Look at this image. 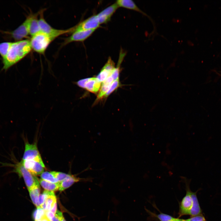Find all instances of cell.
<instances>
[{
	"label": "cell",
	"instance_id": "obj_1",
	"mask_svg": "<svg viewBox=\"0 0 221 221\" xmlns=\"http://www.w3.org/2000/svg\"><path fill=\"white\" fill-rule=\"evenodd\" d=\"M31 50L29 40L12 42L6 55L2 59L3 69L7 70L23 58Z\"/></svg>",
	"mask_w": 221,
	"mask_h": 221
},
{
	"label": "cell",
	"instance_id": "obj_2",
	"mask_svg": "<svg viewBox=\"0 0 221 221\" xmlns=\"http://www.w3.org/2000/svg\"><path fill=\"white\" fill-rule=\"evenodd\" d=\"M54 40L49 35L41 32L32 36L29 41L32 49L40 54H44Z\"/></svg>",
	"mask_w": 221,
	"mask_h": 221
},
{
	"label": "cell",
	"instance_id": "obj_3",
	"mask_svg": "<svg viewBox=\"0 0 221 221\" xmlns=\"http://www.w3.org/2000/svg\"><path fill=\"white\" fill-rule=\"evenodd\" d=\"M44 10L39 12V24L41 31L50 36L54 39L58 36L71 32L74 30V26L66 30L58 29L52 27L45 21L44 17Z\"/></svg>",
	"mask_w": 221,
	"mask_h": 221
},
{
	"label": "cell",
	"instance_id": "obj_4",
	"mask_svg": "<svg viewBox=\"0 0 221 221\" xmlns=\"http://www.w3.org/2000/svg\"><path fill=\"white\" fill-rule=\"evenodd\" d=\"M14 167V172L23 177L28 190L39 184V180L37 177L24 167L21 161L15 164Z\"/></svg>",
	"mask_w": 221,
	"mask_h": 221
},
{
	"label": "cell",
	"instance_id": "obj_5",
	"mask_svg": "<svg viewBox=\"0 0 221 221\" xmlns=\"http://www.w3.org/2000/svg\"><path fill=\"white\" fill-rule=\"evenodd\" d=\"M182 178H183L185 184L186 194L180 204L179 217L184 215H189L192 205L191 191L189 187L190 180L185 177H182Z\"/></svg>",
	"mask_w": 221,
	"mask_h": 221
},
{
	"label": "cell",
	"instance_id": "obj_6",
	"mask_svg": "<svg viewBox=\"0 0 221 221\" xmlns=\"http://www.w3.org/2000/svg\"><path fill=\"white\" fill-rule=\"evenodd\" d=\"M79 87L93 93L99 91L101 86V82L96 77L83 79L76 82Z\"/></svg>",
	"mask_w": 221,
	"mask_h": 221
},
{
	"label": "cell",
	"instance_id": "obj_7",
	"mask_svg": "<svg viewBox=\"0 0 221 221\" xmlns=\"http://www.w3.org/2000/svg\"><path fill=\"white\" fill-rule=\"evenodd\" d=\"M21 161L24 167L34 175L41 174L44 172L45 166L41 158Z\"/></svg>",
	"mask_w": 221,
	"mask_h": 221
},
{
	"label": "cell",
	"instance_id": "obj_8",
	"mask_svg": "<svg viewBox=\"0 0 221 221\" xmlns=\"http://www.w3.org/2000/svg\"><path fill=\"white\" fill-rule=\"evenodd\" d=\"M29 17L28 16L21 25L10 33L11 37L16 41L23 40V39L27 37L29 35Z\"/></svg>",
	"mask_w": 221,
	"mask_h": 221
},
{
	"label": "cell",
	"instance_id": "obj_9",
	"mask_svg": "<svg viewBox=\"0 0 221 221\" xmlns=\"http://www.w3.org/2000/svg\"><path fill=\"white\" fill-rule=\"evenodd\" d=\"M100 25L96 15H93L74 26L73 32L80 30L96 29L99 27Z\"/></svg>",
	"mask_w": 221,
	"mask_h": 221
},
{
	"label": "cell",
	"instance_id": "obj_10",
	"mask_svg": "<svg viewBox=\"0 0 221 221\" xmlns=\"http://www.w3.org/2000/svg\"><path fill=\"white\" fill-rule=\"evenodd\" d=\"M95 30L91 29L74 31L65 40L64 45H66L73 42L83 41L90 36Z\"/></svg>",
	"mask_w": 221,
	"mask_h": 221
},
{
	"label": "cell",
	"instance_id": "obj_11",
	"mask_svg": "<svg viewBox=\"0 0 221 221\" xmlns=\"http://www.w3.org/2000/svg\"><path fill=\"white\" fill-rule=\"evenodd\" d=\"M41 157L36 145L29 143L27 141L25 142L22 160H34Z\"/></svg>",
	"mask_w": 221,
	"mask_h": 221
},
{
	"label": "cell",
	"instance_id": "obj_12",
	"mask_svg": "<svg viewBox=\"0 0 221 221\" xmlns=\"http://www.w3.org/2000/svg\"><path fill=\"white\" fill-rule=\"evenodd\" d=\"M119 7L116 2L107 7L96 15L99 24L106 23Z\"/></svg>",
	"mask_w": 221,
	"mask_h": 221
},
{
	"label": "cell",
	"instance_id": "obj_13",
	"mask_svg": "<svg viewBox=\"0 0 221 221\" xmlns=\"http://www.w3.org/2000/svg\"><path fill=\"white\" fill-rule=\"evenodd\" d=\"M115 68L114 62L109 57L96 78L101 83L103 82L112 74Z\"/></svg>",
	"mask_w": 221,
	"mask_h": 221
},
{
	"label": "cell",
	"instance_id": "obj_14",
	"mask_svg": "<svg viewBox=\"0 0 221 221\" xmlns=\"http://www.w3.org/2000/svg\"><path fill=\"white\" fill-rule=\"evenodd\" d=\"M116 2L119 7L134 10L147 17L152 22L153 27H154L155 23L151 17L140 9L133 1L131 0H118L116 1Z\"/></svg>",
	"mask_w": 221,
	"mask_h": 221
},
{
	"label": "cell",
	"instance_id": "obj_15",
	"mask_svg": "<svg viewBox=\"0 0 221 221\" xmlns=\"http://www.w3.org/2000/svg\"><path fill=\"white\" fill-rule=\"evenodd\" d=\"M39 14V12L34 14H30L29 15V34L31 36L41 32L37 17Z\"/></svg>",
	"mask_w": 221,
	"mask_h": 221
},
{
	"label": "cell",
	"instance_id": "obj_16",
	"mask_svg": "<svg viewBox=\"0 0 221 221\" xmlns=\"http://www.w3.org/2000/svg\"><path fill=\"white\" fill-rule=\"evenodd\" d=\"M91 178L87 179H82L76 177L74 175L70 176L62 181L60 182V186L59 190L62 191L68 188L75 183L78 182L81 180H91Z\"/></svg>",
	"mask_w": 221,
	"mask_h": 221
},
{
	"label": "cell",
	"instance_id": "obj_17",
	"mask_svg": "<svg viewBox=\"0 0 221 221\" xmlns=\"http://www.w3.org/2000/svg\"><path fill=\"white\" fill-rule=\"evenodd\" d=\"M114 80H115L110 75L102 82L97 99H100L102 98L103 96H105Z\"/></svg>",
	"mask_w": 221,
	"mask_h": 221
},
{
	"label": "cell",
	"instance_id": "obj_18",
	"mask_svg": "<svg viewBox=\"0 0 221 221\" xmlns=\"http://www.w3.org/2000/svg\"><path fill=\"white\" fill-rule=\"evenodd\" d=\"M197 192L191 191V194L192 200V205L190 210L189 215L191 216L201 214L202 210L196 196Z\"/></svg>",
	"mask_w": 221,
	"mask_h": 221
},
{
	"label": "cell",
	"instance_id": "obj_19",
	"mask_svg": "<svg viewBox=\"0 0 221 221\" xmlns=\"http://www.w3.org/2000/svg\"><path fill=\"white\" fill-rule=\"evenodd\" d=\"M33 203L37 207H38V200L40 192L39 184L36 185L28 190Z\"/></svg>",
	"mask_w": 221,
	"mask_h": 221
},
{
	"label": "cell",
	"instance_id": "obj_20",
	"mask_svg": "<svg viewBox=\"0 0 221 221\" xmlns=\"http://www.w3.org/2000/svg\"><path fill=\"white\" fill-rule=\"evenodd\" d=\"M56 203V199L54 192L50 195L45 202L40 207L45 211H50Z\"/></svg>",
	"mask_w": 221,
	"mask_h": 221
},
{
	"label": "cell",
	"instance_id": "obj_21",
	"mask_svg": "<svg viewBox=\"0 0 221 221\" xmlns=\"http://www.w3.org/2000/svg\"><path fill=\"white\" fill-rule=\"evenodd\" d=\"M41 186L45 190L54 192L59 190L60 183H53L41 179L39 180Z\"/></svg>",
	"mask_w": 221,
	"mask_h": 221
},
{
	"label": "cell",
	"instance_id": "obj_22",
	"mask_svg": "<svg viewBox=\"0 0 221 221\" xmlns=\"http://www.w3.org/2000/svg\"><path fill=\"white\" fill-rule=\"evenodd\" d=\"M12 43L10 42H4L0 43V55L2 59L6 55Z\"/></svg>",
	"mask_w": 221,
	"mask_h": 221
},
{
	"label": "cell",
	"instance_id": "obj_23",
	"mask_svg": "<svg viewBox=\"0 0 221 221\" xmlns=\"http://www.w3.org/2000/svg\"><path fill=\"white\" fill-rule=\"evenodd\" d=\"M40 176L41 179L48 182L53 183L59 182L51 172H44L41 174Z\"/></svg>",
	"mask_w": 221,
	"mask_h": 221
},
{
	"label": "cell",
	"instance_id": "obj_24",
	"mask_svg": "<svg viewBox=\"0 0 221 221\" xmlns=\"http://www.w3.org/2000/svg\"><path fill=\"white\" fill-rule=\"evenodd\" d=\"M52 191L45 190L43 193L40 195L38 200V207L41 206L46 201L48 196L51 195Z\"/></svg>",
	"mask_w": 221,
	"mask_h": 221
},
{
	"label": "cell",
	"instance_id": "obj_25",
	"mask_svg": "<svg viewBox=\"0 0 221 221\" xmlns=\"http://www.w3.org/2000/svg\"><path fill=\"white\" fill-rule=\"evenodd\" d=\"M152 214L153 215V216L157 218L160 221H171L175 218L170 215L163 213L158 215L154 214Z\"/></svg>",
	"mask_w": 221,
	"mask_h": 221
},
{
	"label": "cell",
	"instance_id": "obj_26",
	"mask_svg": "<svg viewBox=\"0 0 221 221\" xmlns=\"http://www.w3.org/2000/svg\"><path fill=\"white\" fill-rule=\"evenodd\" d=\"M51 173L59 182L62 181L70 176V175L60 172L52 171Z\"/></svg>",
	"mask_w": 221,
	"mask_h": 221
},
{
	"label": "cell",
	"instance_id": "obj_27",
	"mask_svg": "<svg viewBox=\"0 0 221 221\" xmlns=\"http://www.w3.org/2000/svg\"><path fill=\"white\" fill-rule=\"evenodd\" d=\"M120 85L119 78L115 80L112 83L110 88L105 95V97H108L110 94L117 89Z\"/></svg>",
	"mask_w": 221,
	"mask_h": 221
},
{
	"label": "cell",
	"instance_id": "obj_28",
	"mask_svg": "<svg viewBox=\"0 0 221 221\" xmlns=\"http://www.w3.org/2000/svg\"><path fill=\"white\" fill-rule=\"evenodd\" d=\"M45 211L42 208L39 207H37V210L34 213L35 221L38 220L45 215Z\"/></svg>",
	"mask_w": 221,
	"mask_h": 221
},
{
	"label": "cell",
	"instance_id": "obj_29",
	"mask_svg": "<svg viewBox=\"0 0 221 221\" xmlns=\"http://www.w3.org/2000/svg\"><path fill=\"white\" fill-rule=\"evenodd\" d=\"M186 220L187 221H206L205 217L201 214L191 216Z\"/></svg>",
	"mask_w": 221,
	"mask_h": 221
},
{
	"label": "cell",
	"instance_id": "obj_30",
	"mask_svg": "<svg viewBox=\"0 0 221 221\" xmlns=\"http://www.w3.org/2000/svg\"><path fill=\"white\" fill-rule=\"evenodd\" d=\"M63 218L62 212L57 210L54 217L51 221H61Z\"/></svg>",
	"mask_w": 221,
	"mask_h": 221
},
{
	"label": "cell",
	"instance_id": "obj_31",
	"mask_svg": "<svg viewBox=\"0 0 221 221\" xmlns=\"http://www.w3.org/2000/svg\"><path fill=\"white\" fill-rule=\"evenodd\" d=\"M46 216L51 221L55 216V214L50 211H45V213Z\"/></svg>",
	"mask_w": 221,
	"mask_h": 221
},
{
	"label": "cell",
	"instance_id": "obj_32",
	"mask_svg": "<svg viewBox=\"0 0 221 221\" xmlns=\"http://www.w3.org/2000/svg\"><path fill=\"white\" fill-rule=\"evenodd\" d=\"M51 211H52L53 213L55 215V214L56 211H57V204L56 203L54 206L52 208V209L50 210Z\"/></svg>",
	"mask_w": 221,
	"mask_h": 221
},
{
	"label": "cell",
	"instance_id": "obj_33",
	"mask_svg": "<svg viewBox=\"0 0 221 221\" xmlns=\"http://www.w3.org/2000/svg\"><path fill=\"white\" fill-rule=\"evenodd\" d=\"M36 221H51L46 216V215L41 219Z\"/></svg>",
	"mask_w": 221,
	"mask_h": 221
},
{
	"label": "cell",
	"instance_id": "obj_34",
	"mask_svg": "<svg viewBox=\"0 0 221 221\" xmlns=\"http://www.w3.org/2000/svg\"><path fill=\"white\" fill-rule=\"evenodd\" d=\"M180 219L179 218H175L174 219L171 221H180Z\"/></svg>",
	"mask_w": 221,
	"mask_h": 221
},
{
	"label": "cell",
	"instance_id": "obj_35",
	"mask_svg": "<svg viewBox=\"0 0 221 221\" xmlns=\"http://www.w3.org/2000/svg\"><path fill=\"white\" fill-rule=\"evenodd\" d=\"M61 221H66L64 218Z\"/></svg>",
	"mask_w": 221,
	"mask_h": 221
}]
</instances>
